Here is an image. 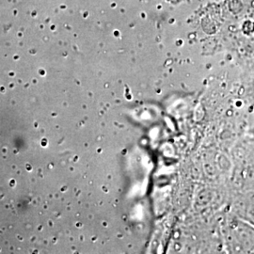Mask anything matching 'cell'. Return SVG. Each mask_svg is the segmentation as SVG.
I'll list each match as a JSON object with an SVG mask.
<instances>
[{
  "instance_id": "cell-1",
  "label": "cell",
  "mask_w": 254,
  "mask_h": 254,
  "mask_svg": "<svg viewBox=\"0 0 254 254\" xmlns=\"http://www.w3.org/2000/svg\"><path fill=\"white\" fill-rule=\"evenodd\" d=\"M224 245L232 254L254 253V225L243 218H230L223 227Z\"/></svg>"
},
{
  "instance_id": "cell-2",
  "label": "cell",
  "mask_w": 254,
  "mask_h": 254,
  "mask_svg": "<svg viewBox=\"0 0 254 254\" xmlns=\"http://www.w3.org/2000/svg\"><path fill=\"white\" fill-rule=\"evenodd\" d=\"M237 208L239 213H237L236 216L254 225V192L243 197L237 205Z\"/></svg>"
}]
</instances>
